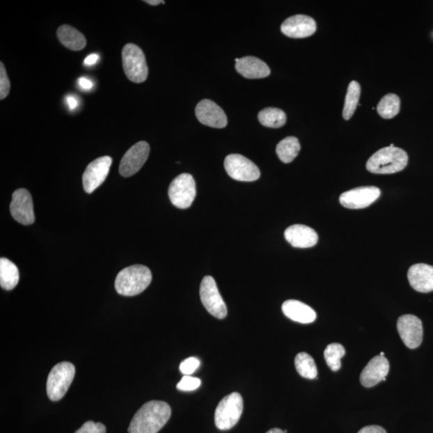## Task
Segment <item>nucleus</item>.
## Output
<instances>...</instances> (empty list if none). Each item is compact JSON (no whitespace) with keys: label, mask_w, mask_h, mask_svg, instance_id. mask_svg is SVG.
I'll list each match as a JSON object with an SVG mask.
<instances>
[{"label":"nucleus","mask_w":433,"mask_h":433,"mask_svg":"<svg viewBox=\"0 0 433 433\" xmlns=\"http://www.w3.org/2000/svg\"><path fill=\"white\" fill-rule=\"evenodd\" d=\"M171 416L170 405L163 401L152 400L136 411L129 427V433H157Z\"/></svg>","instance_id":"1"},{"label":"nucleus","mask_w":433,"mask_h":433,"mask_svg":"<svg viewBox=\"0 0 433 433\" xmlns=\"http://www.w3.org/2000/svg\"><path fill=\"white\" fill-rule=\"evenodd\" d=\"M152 273L149 268L134 265L123 269L115 280V288L124 297H135L150 286Z\"/></svg>","instance_id":"2"},{"label":"nucleus","mask_w":433,"mask_h":433,"mask_svg":"<svg viewBox=\"0 0 433 433\" xmlns=\"http://www.w3.org/2000/svg\"><path fill=\"white\" fill-rule=\"evenodd\" d=\"M409 162L407 152L397 147H385L369 158L367 170L377 174H391L403 171Z\"/></svg>","instance_id":"3"},{"label":"nucleus","mask_w":433,"mask_h":433,"mask_svg":"<svg viewBox=\"0 0 433 433\" xmlns=\"http://www.w3.org/2000/svg\"><path fill=\"white\" fill-rule=\"evenodd\" d=\"M75 367L70 362L56 364L47 377V397L52 401H58L65 397L75 377Z\"/></svg>","instance_id":"4"},{"label":"nucleus","mask_w":433,"mask_h":433,"mask_svg":"<svg viewBox=\"0 0 433 433\" xmlns=\"http://www.w3.org/2000/svg\"><path fill=\"white\" fill-rule=\"evenodd\" d=\"M244 411V400L237 393L226 395L215 410V425L220 430H229L239 422Z\"/></svg>","instance_id":"5"},{"label":"nucleus","mask_w":433,"mask_h":433,"mask_svg":"<svg viewBox=\"0 0 433 433\" xmlns=\"http://www.w3.org/2000/svg\"><path fill=\"white\" fill-rule=\"evenodd\" d=\"M123 63L125 75L134 83H142L148 77V66L143 51L139 46L128 44L123 50Z\"/></svg>","instance_id":"6"},{"label":"nucleus","mask_w":433,"mask_h":433,"mask_svg":"<svg viewBox=\"0 0 433 433\" xmlns=\"http://www.w3.org/2000/svg\"><path fill=\"white\" fill-rule=\"evenodd\" d=\"M196 194V183L189 173H182L174 178L168 188V197L173 205L179 209L191 207Z\"/></svg>","instance_id":"7"},{"label":"nucleus","mask_w":433,"mask_h":433,"mask_svg":"<svg viewBox=\"0 0 433 433\" xmlns=\"http://www.w3.org/2000/svg\"><path fill=\"white\" fill-rule=\"evenodd\" d=\"M200 297L208 313L216 319L223 320L227 315V308L221 298L215 280L213 277L205 276L200 283Z\"/></svg>","instance_id":"8"},{"label":"nucleus","mask_w":433,"mask_h":433,"mask_svg":"<svg viewBox=\"0 0 433 433\" xmlns=\"http://www.w3.org/2000/svg\"><path fill=\"white\" fill-rule=\"evenodd\" d=\"M225 170L228 175L240 182H255L260 178V168L244 156L230 155L226 157Z\"/></svg>","instance_id":"9"},{"label":"nucleus","mask_w":433,"mask_h":433,"mask_svg":"<svg viewBox=\"0 0 433 433\" xmlns=\"http://www.w3.org/2000/svg\"><path fill=\"white\" fill-rule=\"evenodd\" d=\"M150 145L140 141L125 152L120 161L119 172L121 176L129 178L139 172L149 157Z\"/></svg>","instance_id":"10"},{"label":"nucleus","mask_w":433,"mask_h":433,"mask_svg":"<svg viewBox=\"0 0 433 433\" xmlns=\"http://www.w3.org/2000/svg\"><path fill=\"white\" fill-rule=\"evenodd\" d=\"M112 158L109 156L100 157L93 161L86 168L83 174V187L84 191L91 194L97 189L107 179L112 166Z\"/></svg>","instance_id":"11"},{"label":"nucleus","mask_w":433,"mask_h":433,"mask_svg":"<svg viewBox=\"0 0 433 433\" xmlns=\"http://www.w3.org/2000/svg\"><path fill=\"white\" fill-rule=\"evenodd\" d=\"M10 211L14 219L18 223L28 226L35 221L33 198L27 189H19L13 194Z\"/></svg>","instance_id":"12"},{"label":"nucleus","mask_w":433,"mask_h":433,"mask_svg":"<svg viewBox=\"0 0 433 433\" xmlns=\"http://www.w3.org/2000/svg\"><path fill=\"white\" fill-rule=\"evenodd\" d=\"M380 194V189L376 187H358L342 194L340 203L347 209L367 208L376 202Z\"/></svg>","instance_id":"13"},{"label":"nucleus","mask_w":433,"mask_h":433,"mask_svg":"<svg viewBox=\"0 0 433 433\" xmlns=\"http://www.w3.org/2000/svg\"><path fill=\"white\" fill-rule=\"evenodd\" d=\"M397 330L404 345L415 349L423 340V325L421 320L414 315H404L397 321Z\"/></svg>","instance_id":"14"},{"label":"nucleus","mask_w":433,"mask_h":433,"mask_svg":"<svg viewBox=\"0 0 433 433\" xmlns=\"http://www.w3.org/2000/svg\"><path fill=\"white\" fill-rule=\"evenodd\" d=\"M195 114L200 123L213 128L223 129L227 125L224 111L210 100L200 102L195 109Z\"/></svg>","instance_id":"15"},{"label":"nucleus","mask_w":433,"mask_h":433,"mask_svg":"<svg viewBox=\"0 0 433 433\" xmlns=\"http://www.w3.org/2000/svg\"><path fill=\"white\" fill-rule=\"evenodd\" d=\"M282 33L290 38L301 39L313 36L316 31L314 19L304 15H297L284 21Z\"/></svg>","instance_id":"16"},{"label":"nucleus","mask_w":433,"mask_h":433,"mask_svg":"<svg viewBox=\"0 0 433 433\" xmlns=\"http://www.w3.org/2000/svg\"><path fill=\"white\" fill-rule=\"evenodd\" d=\"M389 362L384 356H375L363 368L361 382L364 387L372 388L381 381H386L389 372Z\"/></svg>","instance_id":"17"},{"label":"nucleus","mask_w":433,"mask_h":433,"mask_svg":"<svg viewBox=\"0 0 433 433\" xmlns=\"http://www.w3.org/2000/svg\"><path fill=\"white\" fill-rule=\"evenodd\" d=\"M409 283L416 292H431L433 290V267L427 264H415L408 272Z\"/></svg>","instance_id":"18"},{"label":"nucleus","mask_w":433,"mask_h":433,"mask_svg":"<svg viewBox=\"0 0 433 433\" xmlns=\"http://www.w3.org/2000/svg\"><path fill=\"white\" fill-rule=\"evenodd\" d=\"M285 239L290 245L297 248H310L318 242V235L310 227L304 225H293L285 230Z\"/></svg>","instance_id":"19"},{"label":"nucleus","mask_w":433,"mask_h":433,"mask_svg":"<svg viewBox=\"0 0 433 433\" xmlns=\"http://www.w3.org/2000/svg\"><path fill=\"white\" fill-rule=\"evenodd\" d=\"M235 61L237 72L245 78L261 79L270 75V68L257 57L245 56L241 59H236Z\"/></svg>","instance_id":"20"},{"label":"nucleus","mask_w":433,"mask_h":433,"mask_svg":"<svg viewBox=\"0 0 433 433\" xmlns=\"http://www.w3.org/2000/svg\"><path fill=\"white\" fill-rule=\"evenodd\" d=\"M282 310L288 318L300 324H311L316 320L315 311L298 300L286 301L282 306Z\"/></svg>","instance_id":"21"},{"label":"nucleus","mask_w":433,"mask_h":433,"mask_svg":"<svg viewBox=\"0 0 433 433\" xmlns=\"http://www.w3.org/2000/svg\"><path fill=\"white\" fill-rule=\"evenodd\" d=\"M58 39L61 43L73 51H80L87 45L86 37L70 25H63L57 30Z\"/></svg>","instance_id":"22"},{"label":"nucleus","mask_w":433,"mask_h":433,"mask_svg":"<svg viewBox=\"0 0 433 433\" xmlns=\"http://www.w3.org/2000/svg\"><path fill=\"white\" fill-rule=\"evenodd\" d=\"M19 274L18 268L15 264L1 258L0 260V285L4 290H10L17 287L19 283Z\"/></svg>","instance_id":"23"},{"label":"nucleus","mask_w":433,"mask_h":433,"mask_svg":"<svg viewBox=\"0 0 433 433\" xmlns=\"http://www.w3.org/2000/svg\"><path fill=\"white\" fill-rule=\"evenodd\" d=\"M301 146L299 140L294 136H288L279 142L276 147V154L283 163H290L298 156Z\"/></svg>","instance_id":"24"},{"label":"nucleus","mask_w":433,"mask_h":433,"mask_svg":"<svg viewBox=\"0 0 433 433\" xmlns=\"http://www.w3.org/2000/svg\"><path fill=\"white\" fill-rule=\"evenodd\" d=\"M260 123L269 128H280L287 123V115L282 109L277 108H266L258 113Z\"/></svg>","instance_id":"25"},{"label":"nucleus","mask_w":433,"mask_h":433,"mask_svg":"<svg viewBox=\"0 0 433 433\" xmlns=\"http://www.w3.org/2000/svg\"><path fill=\"white\" fill-rule=\"evenodd\" d=\"M361 88L360 84L353 81L348 86L345 98V107H343V117L345 120H349L355 113L358 107L359 100L361 97Z\"/></svg>","instance_id":"26"},{"label":"nucleus","mask_w":433,"mask_h":433,"mask_svg":"<svg viewBox=\"0 0 433 433\" xmlns=\"http://www.w3.org/2000/svg\"><path fill=\"white\" fill-rule=\"evenodd\" d=\"M400 109V100L397 95L388 93L384 96L377 105V112L384 119H392L397 116Z\"/></svg>","instance_id":"27"},{"label":"nucleus","mask_w":433,"mask_h":433,"mask_svg":"<svg viewBox=\"0 0 433 433\" xmlns=\"http://www.w3.org/2000/svg\"><path fill=\"white\" fill-rule=\"evenodd\" d=\"M294 365L301 377L310 379L317 377L318 370L313 358L308 353L301 352L298 354L294 360Z\"/></svg>","instance_id":"28"},{"label":"nucleus","mask_w":433,"mask_h":433,"mask_svg":"<svg viewBox=\"0 0 433 433\" xmlns=\"http://www.w3.org/2000/svg\"><path fill=\"white\" fill-rule=\"evenodd\" d=\"M346 351L340 343H331L324 351V358L327 365L333 372L339 371L341 368V359Z\"/></svg>","instance_id":"29"},{"label":"nucleus","mask_w":433,"mask_h":433,"mask_svg":"<svg viewBox=\"0 0 433 433\" xmlns=\"http://www.w3.org/2000/svg\"><path fill=\"white\" fill-rule=\"evenodd\" d=\"M200 379L190 376H184L177 385V388L184 392H189V391L196 390L200 387Z\"/></svg>","instance_id":"30"},{"label":"nucleus","mask_w":433,"mask_h":433,"mask_svg":"<svg viewBox=\"0 0 433 433\" xmlns=\"http://www.w3.org/2000/svg\"><path fill=\"white\" fill-rule=\"evenodd\" d=\"M10 84L3 63H0V99L3 100L8 96Z\"/></svg>","instance_id":"31"},{"label":"nucleus","mask_w":433,"mask_h":433,"mask_svg":"<svg viewBox=\"0 0 433 433\" xmlns=\"http://www.w3.org/2000/svg\"><path fill=\"white\" fill-rule=\"evenodd\" d=\"M200 364V362L198 358L189 357L181 363L179 369H180L184 376H190V375H192L197 370Z\"/></svg>","instance_id":"32"},{"label":"nucleus","mask_w":433,"mask_h":433,"mask_svg":"<svg viewBox=\"0 0 433 433\" xmlns=\"http://www.w3.org/2000/svg\"><path fill=\"white\" fill-rule=\"evenodd\" d=\"M75 433H107V427L102 423L88 421Z\"/></svg>","instance_id":"33"},{"label":"nucleus","mask_w":433,"mask_h":433,"mask_svg":"<svg viewBox=\"0 0 433 433\" xmlns=\"http://www.w3.org/2000/svg\"><path fill=\"white\" fill-rule=\"evenodd\" d=\"M358 433H387L382 427L371 425L363 427Z\"/></svg>","instance_id":"34"},{"label":"nucleus","mask_w":433,"mask_h":433,"mask_svg":"<svg viewBox=\"0 0 433 433\" xmlns=\"http://www.w3.org/2000/svg\"><path fill=\"white\" fill-rule=\"evenodd\" d=\"M79 86L83 89V90H90L94 86V84L91 80H89L87 77H81L78 80Z\"/></svg>","instance_id":"35"},{"label":"nucleus","mask_w":433,"mask_h":433,"mask_svg":"<svg viewBox=\"0 0 433 433\" xmlns=\"http://www.w3.org/2000/svg\"><path fill=\"white\" fill-rule=\"evenodd\" d=\"M66 102L68 105V108L71 111L75 110L79 107V100L77 97L73 95H68L66 97Z\"/></svg>","instance_id":"36"},{"label":"nucleus","mask_w":433,"mask_h":433,"mask_svg":"<svg viewBox=\"0 0 433 433\" xmlns=\"http://www.w3.org/2000/svg\"><path fill=\"white\" fill-rule=\"evenodd\" d=\"M100 59V56L97 54H90L86 59L84 60V65L87 66H93L95 63H97Z\"/></svg>","instance_id":"37"},{"label":"nucleus","mask_w":433,"mask_h":433,"mask_svg":"<svg viewBox=\"0 0 433 433\" xmlns=\"http://www.w3.org/2000/svg\"><path fill=\"white\" fill-rule=\"evenodd\" d=\"M145 2L148 4L152 5V6H157L158 4L165 3V1H162V0H146Z\"/></svg>","instance_id":"38"},{"label":"nucleus","mask_w":433,"mask_h":433,"mask_svg":"<svg viewBox=\"0 0 433 433\" xmlns=\"http://www.w3.org/2000/svg\"><path fill=\"white\" fill-rule=\"evenodd\" d=\"M267 433H286V432L279 429H272L271 430H269Z\"/></svg>","instance_id":"39"},{"label":"nucleus","mask_w":433,"mask_h":433,"mask_svg":"<svg viewBox=\"0 0 433 433\" xmlns=\"http://www.w3.org/2000/svg\"><path fill=\"white\" fill-rule=\"evenodd\" d=\"M379 356H384V352L380 353V355H379Z\"/></svg>","instance_id":"40"}]
</instances>
